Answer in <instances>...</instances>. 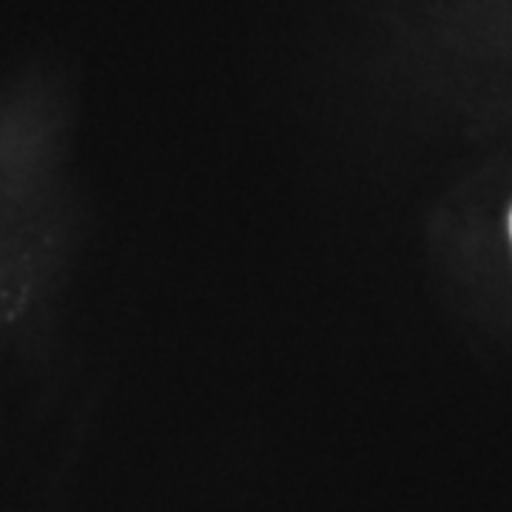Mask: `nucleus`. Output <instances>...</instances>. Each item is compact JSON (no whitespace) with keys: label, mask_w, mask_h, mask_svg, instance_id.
Wrapping results in <instances>:
<instances>
[{"label":"nucleus","mask_w":512,"mask_h":512,"mask_svg":"<svg viewBox=\"0 0 512 512\" xmlns=\"http://www.w3.org/2000/svg\"><path fill=\"white\" fill-rule=\"evenodd\" d=\"M510 237H512V211H510Z\"/></svg>","instance_id":"obj_1"}]
</instances>
